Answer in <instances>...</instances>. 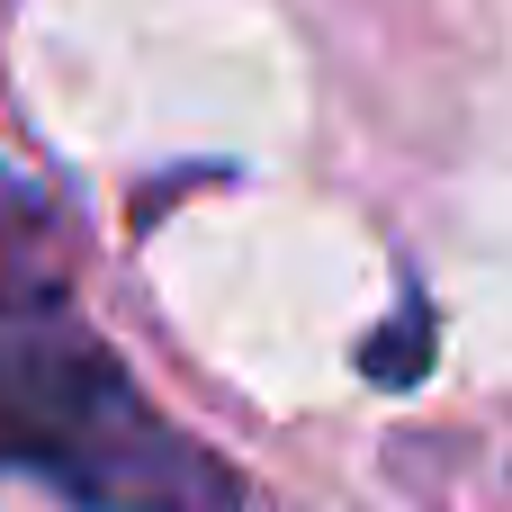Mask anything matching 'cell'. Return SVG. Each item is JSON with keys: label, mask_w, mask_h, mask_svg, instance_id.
Instances as JSON below:
<instances>
[{"label": "cell", "mask_w": 512, "mask_h": 512, "mask_svg": "<svg viewBox=\"0 0 512 512\" xmlns=\"http://www.w3.org/2000/svg\"><path fill=\"white\" fill-rule=\"evenodd\" d=\"M0 468L63 486L81 512H243L234 468L72 324H0Z\"/></svg>", "instance_id": "obj_1"}, {"label": "cell", "mask_w": 512, "mask_h": 512, "mask_svg": "<svg viewBox=\"0 0 512 512\" xmlns=\"http://www.w3.org/2000/svg\"><path fill=\"white\" fill-rule=\"evenodd\" d=\"M360 369H369L378 387H414V378L432 369V315H423V297H405V315L360 351Z\"/></svg>", "instance_id": "obj_2"}]
</instances>
